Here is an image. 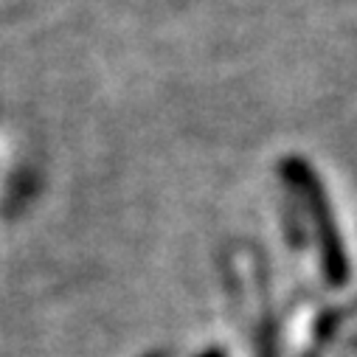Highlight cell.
Returning <instances> with one entry per match:
<instances>
[{
	"mask_svg": "<svg viewBox=\"0 0 357 357\" xmlns=\"http://www.w3.org/2000/svg\"><path fill=\"white\" fill-rule=\"evenodd\" d=\"M282 172L287 177V183L298 192V197L310 208V217L315 222V234H318V242H321V259H324L326 282L332 287H343L349 282V259H346V250L340 245L337 225L332 220L329 200H326V192L318 181V174L312 172V166L304 158H287Z\"/></svg>",
	"mask_w": 357,
	"mask_h": 357,
	"instance_id": "obj_1",
	"label": "cell"
},
{
	"mask_svg": "<svg viewBox=\"0 0 357 357\" xmlns=\"http://www.w3.org/2000/svg\"><path fill=\"white\" fill-rule=\"evenodd\" d=\"M200 357H225L220 349H211V351H206V354H200Z\"/></svg>",
	"mask_w": 357,
	"mask_h": 357,
	"instance_id": "obj_2",
	"label": "cell"
}]
</instances>
